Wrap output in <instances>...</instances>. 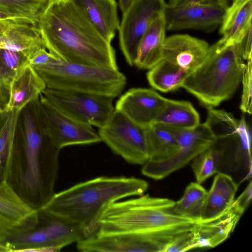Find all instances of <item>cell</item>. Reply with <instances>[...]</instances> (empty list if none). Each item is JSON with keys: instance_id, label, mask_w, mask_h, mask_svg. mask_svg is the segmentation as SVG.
Listing matches in <instances>:
<instances>
[{"instance_id": "obj_1", "label": "cell", "mask_w": 252, "mask_h": 252, "mask_svg": "<svg viewBox=\"0 0 252 252\" xmlns=\"http://www.w3.org/2000/svg\"><path fill=\"white\" fill-rule=\"evenodd\" d=\"M60 151L47 133L39 97L20 112L5 181L33 210L43 208L55 193Z\"/></svg>"}, {"instance_id": "obj_2", "label": "cell", "mask_w": 252, "mask_h": 252, "mask_svg": "<svg viewBox=\"0 0 252 252\" xmlns=\"http://www.w3.org/2000/svg\"><path fill=\"white\" fill-rule=\"evenodd\" d=\"M37 26L45 47L64 62L119 69L115 51L73 0H49Z\"/></svg>"}, {"instance_id": "obj_3", "label": "cell", "mask_w": 252, "mask_h": 252, "mask_svg": "<svg viewBox=\"0 0 252 252\" xmlns=\"http://www.w3.org/2000/svg\"><path fill=\"white\" fill-rule=\"evenodd\" d=\"M175 202L142 194L111 203L100 214L95 235L144 234L156 237L167 246L191 231L197 222L175 213Z\"/></svg>"}, {"instance_id": "obj_4", "label": "cell", "mask_w": 252, "mask_h": 252, "mask_svg": "<svg viewBox=\"0 0 252 252\" xmlns=\"http://www.w3.org/2000/svg\"><path fill=\"white\" fill-rule=\"evenodd\" d=\"M148 188L139 178L99 177L55 193L41 209L80 225L87 237L95 234L98 219L109 204L143 194Z\"/></svg>"}, {"instance_id": "obj_5", "label": "cell", "mask_w": 252, "mask_h": 252, "mask_svg": "<svg viewBox=\"0 0 252 252\" xmlns=\"http://www.w3.org/2000/svg\"><path fill=\"white\" fill-rule=\"evenodd\" d=\"M236 45L221 39L210 46L202 63L184 79L182 88L207 108L231 98L242 80L245 64Z\"/></svg>"}, {"instance_id": "obj_6", "label": "cell", "mask_w": 252, "mask_h": 252, "mask_svg": "<svg viewBox=\"0 0 252 252\" xmlns=\"http://www.w3.org/2000/svg\"><path fill=\"white\" fill-rule=\"evenodd\" d=\"M49 89L116 97L126 83L119 69L56 59L33 67Z\"/></svg>"}, {"instance_id": "obj_7", "label": "cell", "mask_w": 252, "mask_h": 252, "mask_svg": "<svg viewBox=\"0 0 252 252\" xmlns=\"http://www.w3.org/2000/svg\"><path fill=\"white\" fill-rule=\"evenodd\" d=\"M158 125L173 134L178 142V149L175 154L166 159L148 160L143 165L142 173L154 180L162 179L185 166L216 141L215 136L205 123L187 129Z\"/></svg>"}, {"instance_id": "obj_8", "label": "cell", "mask_w": 252, "mask_h": 252, "mask_svg": "<svg viewBox=\"0 0 252 252\" xmlns=\"http://www.w3.org/2000/svg\"><path fill=\"white\" fill-rule=\"evenodd\" d=\"M41 94L67 116L98 128L108 123L115 111L114 98L109 96L47 87Z\"/></svg>"}, {"instance_id": "obj_9", "label": "cell", "mask_w": 252, "mask_h": 252, "mask_svg": "<svg viewBox=\"0 0 252 252\" xmlns=\"http://www.w3.org/2000/svg\"><path fill=\"white\" fill-rule=\"evenodd\" d=\"M98 133L116 154L131 164L143 165L149 159L146 127L132 121L115 110L111 118Z\"/></svg>"}, {"instance_id": "obj_10", "label": "cell", "mask_w": 252, "mask_h": 252, "mask_svg": "<svg viewBox=\"0 0 252 252\" xmlns=\"http://www.w3.org/2000/svg\"><path fill=\"white\" fill-rule=\"evenodd\" d=\"M165 0H131L119 28L121 50L127 63L134 65L139 42L152 23L163 16Z\"/></svg>"}, {"instance_id": "obj_11", "label": "cell", "mask_w": 252, "mask_h": 252, "mask_svg": "<svg viewBox=\"0 0 252 252\" xmlns=\"http://www.w3.org/2000/svg\"><path fill=\"white\" fill-rule=\"evenodd\" d=\"M228 6L226 0L166 4L163 13L166 30L212 29L221 24Z\"/></svg>"}, {"instance_id": "obj_12", "label": "cell", "mask_w": 252, "mask_h": 252, "mask_svg": "<svg viewBox=\"0 0 252 252\" xmlns=\"http://www.w3.org/2000/svg\"><path fill=\"white\" fill-rule=\"evenodd\" d=\"M39 101L47 133L54 144L60 150L68 146L92 144L101 141L98 132L93 126L67 116L42 94Z\"/></svg>"}, {"instance_id": "obj_13", "label": "cell", "mask_w": 252, "mask_h": 252, "mask_svg": "<svg viewBox=\"0 0 252 252\" xmlns=\"http://www.w3.org/2000/svg\"><path fill=\"white\" fill-rule=\"evenodd\" d=\"M252 182L231 205L216 218L196 222L192 229L197 248H214L233 231L252 199Z\"/></svg>"}, {"instance_id": "obj_14", "label": "cell", "mask_w": 252, "mask_h": 252, "mask_svg": "<svg viewBox=\"0 0 252 252\" xmlns=\"http://www.w3.org/2000/svg\"><path fill=\"white\" fill-rule=\"evenodd\" d=\"M166 246L156 237L137 233L94 235L77 243L82 252H164Z\"/></svg>"}, {"instance_id": "obj_15", "label": "cell", "mask_w": 252, "mask_h": 252, "mask_svg": "<svg viewBox=\"0 0 252 252\" xmlns=\"http://www.w3.org/2000/svg\"><path fill=\"white\" fill-rule=\"evenodd\" d=\"M167 98L152 89L131 88L117 100L115 110L144 127L154 123Z\"/></svg>"}, {"instance_id": "obj_16", "label": "cell", "mask_w": 252, "mask_h": 252, "mask_svg": "<svg viewBox=\"0 0 252 252\" xmlns=\"http://www.w3.org/2000/svg\"><path fill=\"white\" fill-rule=\"evenodd\" d=\"M209 47L208 43L203 39L187 34H175L166 37L163 59L189 73L202 63Z\"/></svg>"}, {"instance_id": "obj_17", "label": "cell", "mask_w": 252, "mask_h": 252, "mask_svg": "<svg viewBox=\"0 0 252 252\" xmlns=\"http://www.w3.org/2000/svg\"><path fill=\"white\" fill-rule=\"evenodd\" d=\"M37 219V210L25 203L5 181L0 184V228L6 235L30 228Z\"/></svg>"}, {"instance_id": "obj_18", "label": "cell", "mask_w": 252, "mask_h": 252, "mask_svg": "<svg viewBox=\"0 0 252 252\" xmlns=\"http://www.w3.org/2000/svg\"><path fill=\"white\" fill-rule=\"evenodd\" d=\"M43 46L37 24L32 20L16 22L0 34V49L21 52L29 60Z\"/></svg>"}, {"instance_id": "obj_19", "label": "cell", "mask_w": 252, "mask_h": 252, "mask_svg": "<svg viewBox=\"0 0 252 252\" xmlns=\"http://www.w3.org/2000/svg\"><path fill=\"white\" fill-rule=\"evenodd\" d=\"M88 19L107 41L111 42L120 23L115 0H73Z\"/></svg>"}, {"instance_id": "obj_20", "label": "cell", "mask_w": 252, "mask_h": 252, "mask_svg": "<svg viewBox=\"0 0 252 252\" xmlns=\"http://www.w3.org/2000/svg\"><path fill=\"white\" fill-rule=\"evenodd\" d=\"M43 79L30 64L11 81L8 102L3 109H22L37 99L46 89Z\"/></svg>"}, {"instance_id": "obj_21", "label": "cell", "mask_w": 252, "mask_h": 252, "mask_svg": "<svg viewBox=\"0 0 252 252\" xmlns=\"http://www.w3.org/2000/svg\"><path fill=\"white\" fill-rule=\"evenodd\" d=\"M207 194L200 220L206 221L218 217L231 205L235 199L238 186L228 174L218 172Z\"/></svg>"}, {"instance_id": "obj_22", "label": "cell", "mask_w": 252, "mask_h": 252, "mask_svg": "<svg viewBox=\"0 0 252 252\" xmlns=\"http://www.w3.org/2000/svg\"><path fill=\"white\" fill-rule=\"evenodd\" d=\"M252 0H235L228 6L220 29V38L228 45H236L252 29Z\"/></svg>"}, {"instance_id": "obj_23", "label": "cell", "mask_w": 252, "mask_h": 252, "mask_svg": "<svg viewBox=\"0 0 252 252\" xmlns=\"http://www.w3.org/2000/svg\"><path fill=\"white\" fill-rule=\"evenodd\" d=\"M166 30L163 16L152 23L139 42L135 66L142 69H150L163 59Z\"/></svg>"}, {"instance_id": "obj_24", "label": "cell", "mask_w": 252, "mask_h": 252, "mask_svg": "<svg viewBox=\"0 0 252 252\" xmlns=\"http://www.w3.org/2000/svg\"><path fill=\"white\" fill-rule=\"evenodd\" d=\"M154 124L179 128H191L200 124V117L190 102L167 98Z\"/></svg>"}, {"instance_id": "obj_25", "label": "cell", "mask_w": 252, "mask_h": 252, "mask_svg": "<svg viewBox=\"0 0 252 252\" xmlns=\"http://www.w3.org/2000/svg\"><path fill=\"white\" fill-rule=\"evenodd\" d=\"M188 74L176 65L162 59L149 69L147 78L152 88L167 93L181 87Z\"/></svg>"}, {"instance_id": "obj_26", "label": "cell", "mask_w": 252, "mask_h": 252, "mask_svg": "<svg viewBox=\"0 0 252 252\" xmlns=\"http://www.w3.org/2000/svg\"><path fill=\"white\" fill-rule=\"evenodd\" d=\"M21 110L2 109L0 115V184L5 181L17 121Z\"/></svg>"}, {"instance_id": "obj_27", "label": "cell", "mask_w": 252, "mask_h": 252, "mask_svg": "<svg viewBox=\"0 0 252 252\" xmlns=\"http://www.w3.org/2000/svg\"><path fill=\"white\" fill-rule=\"evenodd\" d=\"M149 159L153 161L166 159L176 153L178 142L173 134L161 126L153 124L146 127Z\"/></svg>"}, {"instance_id": "obj_28", "label": "cell", "mask_w": 252, "mask_h": 252, "mask_svg": "<svg viewBox=\"0 0 252 252\" xmlns=\"http://www.w3.org/2000/svg\"><path fill=\"white\" fill-rule=\"evenodd\" d=\"M224 147L220 141L215 143L191 161V167L196 182L201 184L214 174L219 172L220 159L224 153Z\"/></svg>"}, {"instance_id": "obj_29", "label": "cell", "mask_w": 252, "mask_h": 252, "mask_svg": "<svg viewBox=\"0 0 252 252\" xmlns=\"http://www.w3.org/2000/svg\"><path fill=\"white\" fill-rule=\"evenodd\" d=\"M207 191L197 182L186 188L182 198L175 202L173 210L177 215L195 221L200 220Z\"/></svg>"}, {"instance_id": "obj_30", "label": "cell", "mask_w": 252, "mask_h": 252, "mask_svg": "<svg viewBox=\"0 0 252 252\" xmlns=\"http://www.w3.org/2000/svg\"><path fill=\"white\" fill-rule=\"evenodd\" d=\"M207 109L205 123L216 138L237 132L239 120L235 119L231 113L211 107Z\"/></svg>"}, {"instance_id": "obj_31", "label": "cell", "mask_w": 252, "mask_h": 252, "mask_svg": "<svg viewBox=\"0 0 252 252\" xmlns=\"http://www.w3.org/2000/svg\"><path fill=\"white\" fill-rule=\"evenodd\" d=\"M49 0H0V11L31 18L37 22Z\"/></svg>"}, {"instance_id": "obj_32", "label": "cell", "mask_w": 252, "mask_h": 252, "mask_svg": "<svg viewBox=\"0 0 252 252\" xmlns=\"http://www.w3.org/2000/svg\"><path fill=\"white\" fill-rule=\"evenodd\" d=\"M29 64V59L22 53L0 49V71L9 80L17 77Z\"/></svg>"}, {"instance_id": "obj_33", "label": "cell", "mask_w": 252, "mask_h": 252, "mask_svg": "<svg viewBox=\"0 0 252 252\" xmlns=\"http://www.w3.org/2000/svg\"><path fill=\"white\" fill-rule=\"evenodd\" d=\"M241 82L243 85V91L240 109L244 113L251 115L252 113V59L247 60V63L245 64Z\"/></svg>"}, {"instance_id": "obj_34", "label": "cell", "mask_w": 252, "mask_h": 252, "mask_svg": "<svg viewBox=\"0 0 252 252\" xmlns=\"http://www.w3.org/2000/svg\"><path fill=\"white\" fill-rule=\"evenodd\" d=\"M191 230L168 245L164 252H184L196 249L195 241Z\"/></svg>"}, {"instance_id": "obj_35", "label": "cell", "mask_w": 252, "mask_h": 252, "mask_svg": "<svg viewBox=\"0 0 252 252\" xmlns=\"http://www.w3.org/2000/svg\"><path fill=\"white\" fill-rule=\"evenodd\" d=\"M56 59H59L50 53L45 46H43L33 54L29 60V64L35 67L46 64Z\"/></svg>"}, {"instance_id": "obj_36", "label": "cell", "mask_w": 252, "mask_h": 252, "mask_svg": "<svg viewBox=\"0 0 252 252\" xmlns=\"http://www.w3.org/2000/svg\"><path fill=\"white\" fill-rule=\"evenodd\" d=\"M252 29L244 35L236 46L243 60L252 59Z\"/></svg>"}, {"instance_id": "obj_37", "label": "cell", "mask_w": 252, "mask_h": 252, "mask_svg": "<svg viewBox=\"0 0 252 252\" xmlns=\"http://www.w3.org/2000/svg\"><path fill=\"white\" fill-rule=\"evenodd\" d=\"M11 82L0 71V104L3 109L5 107L8 102Z\"/></svg>"}, {"instance_id": "obj_38", "label": "cell", "mask_w": 252, "mask_h": 252, "mask_svg": "<svg viewBox=\"0 0 252 252\" xmlns=\"http://www.w3.org/2000/svg\"><path fill=\"white\" fill-rule=\"evenodd\" d=\"M30 18L20 17L13 19L0 20V34L4 32L13 24L23 20H30Z\"/></svg>"}, {"instance_id": "obj_39", "label": "cell", "mask_w": 252, "mask_h": 252, "mask_svg": "<svg viewBox=\"0 0 252 252\" xmlns=\"http://www.w3.org/2000/svg\"><path fill=\"white\" fill-rule=\"evenodd\" d=\"M213 0H170L168 4H179L186 3H204Z\"/></svg>"}, {"instance_id": "obj_40", "label": "cell", "mask_w": 252, "mask_h": 252, "mask_svg": "<svg viewBox=\"0 0 252 252\" xmlns=\"http://www.w3.org/2000/svg\"><path fill=\"white\" fill-rule=\"evenodd\" d=\"M131 0H119V6L123 13L127 9Z\"/></svg>"}, {"instance_id": "obj_41", "label": "cell", "mask_w": 252, "mask_h": 252, "mask_svg": "<svg viewBox=\"0 0 252 252\" xmlns=\"http://www.w3.org/2000/svg\"><path fill=\"white\" fill-rule=\"evenodd\" d=\"M18 17V16L16 15L0 11V20L13 19Z\"/></svg>"}, {"instance_id": "obj_42", "label": "cell", "mask_w": 252, "mask_h": 252, "mask_svg": "<svg viewBox=\"0 0 252 252\" xmlns=\"http://www.w3.org/2000/svg\"><path fill=\"white\" fill-rule=\"evenodd\" d=\"M6 235V233L0 228V244L4 240Z\"/></svg>"}, {"instance_id": "obj_43", "label": "cell", "mask_w": 252, "mask_h": 252, "mask_svg": "<svg viewBox=\"0 0 252 252\" xmlns=\"http://www.w3.org/2000/svg\"><path fill=\"white\" fill-rule=\"evenodd\" d=\"M9 252V250L4 246L0 244V252Z\"/></svg>"}, {"instance_id": "obj_44", "label": "cell", "mask_w": 252, "mask_h": 252, "mask_svg": "<svg viewBox=\"0 0 252 252\" xmlns=\"http://www.w3.org/2000/svg\"><path fill=\"white\" fill-rule=\"evenodd\" d=\"M2 109H3L2 107V106L0 104V115Z\"/></svg>"}, {"instance_id": "obj_45", "label": "cell", "mask_w": 252, "mask_h": 252, "mask_svg": "<svg viewBox=\"0 0 252 252\" xmlns=\"http://www.w3.org/2000/svg\"><path fill=\"white\" fill-rule=\"evenodd\" d=\"M232 0L234 1V0Z\"/></svg>"}]
</instances>
